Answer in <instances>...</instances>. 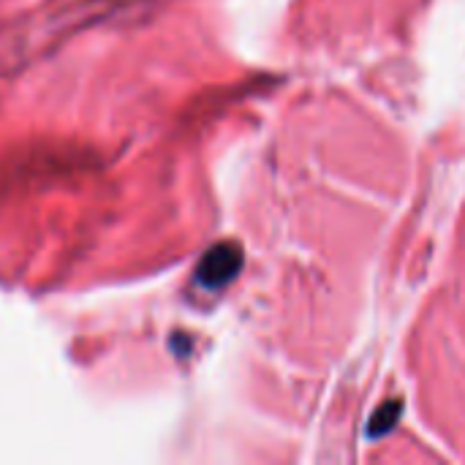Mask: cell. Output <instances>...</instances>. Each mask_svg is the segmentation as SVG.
<instances>
[{"mask_svg": "<svg viewBox=\"0 0 465 465\" xmlns=\"http://www.w3.org/2000/svg\"><path fill=\"white\" fill-rule=\"evenodd\" d=\"M242 262L245 256L237 242H218L202 256L196 267V283L204 286L207 292H221L240 275Z\"/></svg>", "mask_w": 465, "mask_h": 465, "instance_id": "cell-1", "label": "cell"}, {"mask_svg": "<svg viewBox=\"0 0 465 465\" xmlns=\"http://www.w3.org/2000/svg\"><path fill=\"white\" fill-rule=\"evenodd\" d=\"M401 414H403V401H398V398H395V401H387V403L379 406V411L371 417L365 436H368V439H384V436H390V433L398 428Z\"/></svg>", "mask_w": 465, "mask_h": 465, "instance_id": "cell-2", "label": "cell"}]
</instances>
